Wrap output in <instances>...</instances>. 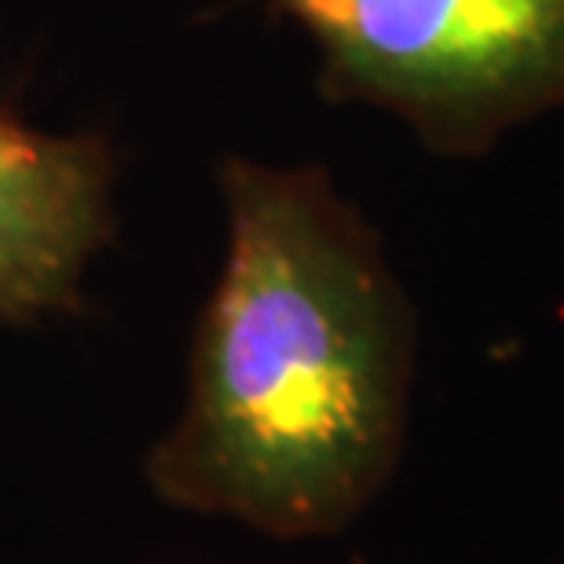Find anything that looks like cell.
Returning <instances> with one entry per match:
<instances>
[{
	"label": "cell",
	"mask_w": 564,
	"mask_h": 564,
	"mask_svg": "<svg viewBox=\"0 0 564 564\" xmlns=\"http://www.w3.org/2000/svg\"><path fill=\"white\" fill-rule=\"evenodd\" d=\"M224 261L143 480L173 510L334 539L400 469L419 319L381 235L315 165H220Z\"/></svg>",
	"instance_id": "obj_1"
},
{
	"label": "cell",
	"mask_w": 564,
	"mask_h": 564,
	"mask_svg": "<svg viewBox=\"0 0 564 564\" xmlns=\"http://www.w3.org/2000/svg\"><path fill=\"white\" fill-rule=\"evenodd\" d=\"M319 52L323 88L473 158L564 110V0H272Z\"/></svg>",
	"instance_id": "obj_2"
},
{
	"label": "cell",
	"mask_w": 564,
	"mask_h": 564,
	"mask_svg": "<svg viewBox=\"0 0 564 564\" xmlns=\"http://www.w3.org/2000/svg\"><path fill=\"white\" fill-rule=\"evenodd\" d=\"M115 239V154L0 115V326L77 312Z\"/></svg>",
	"instance_id": "obj_3"
}]
</instances>
